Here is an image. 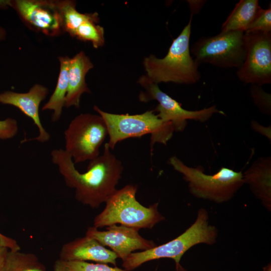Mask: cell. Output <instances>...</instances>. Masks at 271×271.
I'll return each instance as SVG.
<instances>
[{"mask_svg": "<svg viewBox=\"0 0 271 271\" xmlns=\"http://www.w3.org/2000/svg\"><path fill=\"white\" fill-rule=\"evenodd\" d=\"M107 143L101 155L89 161L87 170L80 173L65 150L52 151L53 163L57 165L67 186L75 189V198L83 205L98 208L116 191L123 167L111 152Z\"/></svg>", "mask_w": 271, "mask_h": 271, "instance_id": "cell-1", "label": "cell"}, {"mask_svg": "<svg viewBox=\"0 0 271 271\" xmlns=\"http://www.w3.org/2000/svg\"><path fill=\"white\" fill-rule=\"evenodd\" d=\"M192 15L188 24L175 39L166 56L158 58L154 55L145 58L143 64L146 76L153 82H173L191 84L201 78L199 65L191 57L189 42Z\"/></svg>", "mask_w": 271, "mask_h": 271, "instance_id": "cell-2", "label": "cell"}, {"mask_svg": "<svg viewBox=\"0 0 271 271\" xmlns=\"http://www.w3.org/2000/svg\"><path fill=\"white\" fill-rule=\"evenodd\" d=\"M206 209L197 211L194 222L183 233L170 241L141 252H132L122 260L124 269L131 271L143 263L163 258L173 259L175 264L180 263L185 252L192 247L201 243L213 245L218 235L217 228L210 224Z\"/></svg>", "mask_w": 271, "mask_h": 271, "instance_id": "cell-3", "label": "cell"}, {"mask_svg": "<svg viewBox=\"0 0 271 271\" xmlns=\"http://www.w3.org/2000/svg\"><path fill=\"white\" fill-rule=\"evenodd\" d=\"M138 187L129 184L116 191L106 201L103 210L96 215L93 226L102 228L117 224L140 229H152L165 217L158 211V203L148 207L136 199Z\"/></svg>", "mask_w": 271, "mask_h": 271, "instance_id": "cell-4", "label": "cell"}, {"mask_svg": "<svg viewBox=\"0 0 271 271\" xmlns=\"http://www.w3.org/2000/svg\"><path fill=\"white\" fill-rule=\"evenodd\" d=\"M169 163L183 175L191 194L199 199L217 203L226 202L244 184L241 171L222 167L215 174L207 175L202 167L188 166L175 156L169 159Z\"/></svg>", "mask_w": 271, "mask_h": 271, "instance_id": "cell-5", "label": "cell"}, {"mask_svg": "<svg viewBox=\"0 0 271 271\" xmlns=\"http://www.w3.org/2000/svg\"><path fill=\"white\" fill-rule=\"evenodd\" d=\"M94 109L104 120L108 131L110 149L122 140L151 134V147L155 143L166 145L175 131L172 124L164 122L154 110L137 114H114L95 105Z\"/></svg>", "mask_w": 271, "mask_h": 271, "instance_id": "cell-6", "label": "cell"}, {"mask_svg": "<svg viewBox=\"0 0 271 271\" xmlns=\"http://www.w3.org/2000/svg\"><path fill=\"white\" fill-rule=\"evenodd\" d=\"M191 52L199 65L208 63L221 68L238 69L246 54L245 33L221 32L213 37L201 38L192 46Z\"/></svg>", "mask_w": 271, "mask_h": 271, "instance_id": "cell-7", "label": "cell"}, {"mask_svg": "<svg viewBox=\"0 0 271 271\" xmlns=\"http://www.w3.org/2000/svg\"><path fill=\"white\" fill-rule=\"evenodd\" d=\"M108 136L106 124L99 114L81 113L72 120L64 131L65 151L74 164L91 161Z\"/></svg>", "mask_w": 271, "mask_h": 271, "instance_id": "cell-8", "label": "cell"}, {"mask_svg": "<svg viewBox=\"0 0 271 271\" xmlns=\"http://www.w3.org/2000/svg\"><path fill=\"white\" fill-rule=\"evenodd\" d=\"M138 83L145 89L139 94V100L144 102L155 100L158 104L155 110L165 122L172 124L175 131H182L186 128L188 120L204 122L214 113L224 114L215 105L199 110H188L183 108L181 103L162 91L158 84L152 82L146 75L141 77Z\"/></svg>", "mask_w": 271, "mask_h": 271, "instance_id": "cell-9", "label": "cell"}, {"mask_svg": "<svg viewBox=\"0 0 271 271\" xmlns=\"http://www.w3.org/2000/svg\"><path fill=\"white\" fill-rule=\"evenodd\" d=\"M246 54L236 75L245 84L259 86L271 82V32L245 33Z\"/></svg>", "mask_w": 271, "mask_h": 271, "instance_id": "cell-10", "label": "cell"}, {"mask_svg": "<svg viewBox=\"0 0 271 271\" xmlns=\"http://www.w3.org/2000/svg\"><path fill=\"white\" fill-rule=\"evenodd\" d=\"M13 8L27 25L49 36L60 34L63 30L58 1H12Z\"/></svg>", "mask_w": 271, "mask_h": 271, "instance_id": "cell-11", "label": "cell"}, {"mask_svg": "<svg viewBox=\"0 0 271 271\" xmlns=\"http://www.w3.org/2000/svg\"><path fill=\"white\" fill-rule=\"evenodd\" d=\"M140 229L122 225L107 226L105 231H100L94 226L88 228L86 235L96 239L104 246H108L122 260L137 250L142 251L152 248L156 244L143 237Z\"/></svg>", "mask_w": 271, "mask_h": 271, "instance_id": "cell-12", "label": "cell"}, {"mask_svg": "<svg viewBox=\"0 0 271 271\" xmlns=\"http://www.w3.org/2000/svg\"><path fill=\"white\" fill-rule=\"evenodd\" d=\"M48 92L47 87L36 84L26 93L6 91L0 93V103L18 108L25 115L31 118L39 129V136L32 139H25L21 142L22 143L31 140H36L41 143L49 140L50 136L42 124L39 110L41 102L45 99Z\"/></svg>", "mask_w": 271, "mask_h": 271, "instance_id": "cell-13", "label": "cell"}, {"mask_svg": "<svg viewBox=\"0 0 271 271\" xmlns=\"http://www.w3.org/2000/svg\"><path fill=\"white\" fill-rule=\"evenodd\" d=\"M60 259L66 260L92 261L110 263L116 266L117 255L106 248L94 238L87 236L64 244L60 252Z\"/></svg>", "mask_w": 271, "mask_h": 271, "instance_id": "cell-14", "label": "cell"}, {"mask_svg": "<svg viewBox=\"0 0 271 271\" xmlns=\"http://www.w3.org/2000/svg\"><path fill=\"white\" fill-rule=\"evenodd\" d=\"M244 184L268 211L271 210V158L259 157L243 174Z\"/></svg>", "mask_w": 271, "mask_h": 271, "instance_id": "cell-15", "label": "cell"}, {"mask_svg": "<svg viewBox=\"0 0 271 271\" xmlns=\"http://www.w3.org/2000/svg\"><path fill=\"white\" fill-rule=\"evenodd\" d=\"M93 67L89 58L80 51L70 59L68 84L65 107H80V97L84 93H90L85 82V76Z\"/></svg>", "mask_w": 271, "mask_h": 271, "instance_id": "cell-16", "label": "cell"}, {"mask_svg": "<svg viewBox=\"0 0 271 271\" xmlns=\"http://www.w3.org/2000/svg\"><path fill=\"white\" fill-rule=\"evenodd\" d=\"M261 7L257 0H240L221 27V32H245Z\"/></svg>", "mask_w": 271, "mask_h": 271, "instance_id": "cell-17", "label": "cell"}, {"mask_svg": "<svg viewBox=\"0 0 271 271\" xmlns=\"http://www.w3.org/2000/svg\"><path fill=\"white\" fill-rule=\"evenodd\" d=\"M70 59L68 56L59 57L60 68L56 87L48 102L42 108V110L53 111L52 115L53 121H57L60 119L62 109L65 107Z\"/></svg>", "mask_w": 271, "mask_h": 271, "instance_id": "cell-18", "label": "cell"}, {"mask_svg": "<svg viewBox=\"0 0 271 271\" xmlns=\"http://www.w3.org/2000/svg\"><path fill=\"white\" fill-rule=\"evenodd\" d=\"M63 31L72 37L76 29L90 20H99L97 13L82 14L76 9V3L72 1H58Z\"/></svg>", "mask_w": 271, "mask_h": 271, "instance_id": "cell-19", "label": "cell"}, {"mask_svg": "<svg viewBox=\"0 0 271 271\" xmlns=\"http://www.w3.org/2000/svg\"><path fill=\"white\" fill-rule=\"evenodd\" d=\"M0 271H47L45 266L34 254L20 250H10L5 264Z\"/></svg>", "mask_w": 271, "mask_h": 271, "instance_id": "cell-20", "label": "cell"}, {"mask_svg": "<svg viewBox=\"0 0 271 271\" xmlns=\"http://www.w3.org/2000/svg\"><path fill=\"white\" fill-rule=\"evenodd\" d=\"M99 20H90L83 23L75 31L72 37L83 41L92 43L95 48L104 44V28L97 25Z\"/></svg>", "mask_w": 271, "mask_h": 271, "instance_id": "cell-21", "label": "cell"}, {"mask_svg": "<svg viewBox=\"0 0 271 271\" xmlns=\"http://www.w3.org/2000/svg\"><path fill=\"white\" fill-rule=\"evenodd\" d=\"M53 269L54 271H127L117 266L112 267L105 263L66 260L60 258L55 261Z\"/></svg>", "mask_w": 271, "mask_h": 271, "instance_id": "cell-22", "label": "cell"}, {"mask_svg": "<svg viewBox=\"0 0 271 271\" xmlns=\"http://www.w3.org/2000/svg\"><path fill=\"white\" fill-rule=\"evenodd\" d=\"M253 32H271V7L266 9L261 8L244 33Z\"/></svg>", "mask_w": 271, "mask_h": 271, "instance_id": "cell-23", "label": "cell"}, {"mask_svg": "<svg viewBox=\"0 0 271 271\" xmlns=\"http://www.w3.org/2000/svg\"><path fill=\"white\" fill-rule=\"evenodd\" d=\"M250 93L252 100L259 110L267 115L271 114V95L265 92L261 86L251 84Z\"/></svg>", "mask_w": 271, "mask_h": 271, "instance_id": "cell-24", "label": "cell"}, {"mask_svg": "<svg viewBox=\"0 0 271 271\" xmlns=\"http://www.w3.org/2000/svg\"><path fill=\"white\" fill-rule=\"evenodd\" d=\"M18 131L17 120L12 118L0 120V140H8L14 137Z\"/></svg>", "mask_w": 271, "mask_h": 271, "instance_id": "cell-25", "label": "cell"}, {"mask_svg": "<svg viewBox=\"0 0 271 271\" xmlns=\"http://www.w3.org/2000/svg\"><path fill=\"white\" fill-rule=\"evenodd\" d=\"M252 128L256 132H258L263 136H265L270 142L271 140V130L270 126H264L259 124L257 121L253 120L251 122Z\"/></svg>", "mask_w": 271, "mask_h": 271, "instance_id": "cell-26", "label": "cell"}, {"mask_svg": "<svg viewBox=\"0 0 271 271\" xmlns=\"http://www.w3.org/2000/svg\"><path fill=\"white\" fill-rule=\"evenodd\" d=\"M0 244L7 246L10 250H20V247L14 239L0 233Z\"/></svg>", "mask_w": 271, "mask_h": 271, "instance_id": "cell-27", "label": "cell"}, {"mask_svg": "<svg viewBox=\"0 0 271 271\" xmlns=\"http://www.w3.org/2000/svg\"><path fill=\"white\" fill-rule=\"evenodd\" d=\"M188 2L192 14H195L199 12L205 3L204 1H189Z\"/></svg>", "mask_w": 271, "mask_h": 271, "instance_id": "cell-28", "label": "cell"}, {"mask_svg": "<svg viewBox=\"0 0 271 271\" xmlns=\"http://www.w3.org/2000/svg\"><path fill=\"white\" fill-rule=\"evenodd\" d=\"M8 251V247L0 244V270L5 264Z\"/></svg>", "mask_w": 271, "mask_h": 271, "instance_id": "cell-29", "label": "cell"}, {"mask_svg": "<svg viewBox=\"0 0 271 271\" xmlns=\"http://www.w3.org/2000/svg\"><path fill=\"white\" fill-rule=\"evenodd\" d=\"M12 1L10 0H0V9H6L9 7H11Z\"/></svg>", "mask_w": 271, "mask_h": 271, "instance_id": "cell-30", "label": "cell"}, {"mask_svg": "<svg viewBox=\"0 0 271 271\" xmlns=\"http://www.w3.org/2000/svg\"><path fill=\"white\" fill-rule=\"evenodd\" d=\"M7 32L6 30L2 27H0V41L6 39Z\"/></svg>", "mask_w": 271, "mask_h": 271, "instance_id": "cell-31", "label": "cell"}, {"mask_svg": "<svg viewBox=\"0 0 271 271\" xmlns=\"http://www.w3.org/2000/svg\"><path fill=\"white\" fill-rule=\"evenodd\" d=\"M175 269L176 271H188L180 264V263L175 264Z\"/></svg>", "mask_w": 271, "mask_h": 271, "instance_id": "cell-32", "label": "cell"}, {"mask_svg": "<svg viewBox=\"0 0 271 271\" xmlns=\"http://www.w3.org/2000/svg\"><path fill=\"white\" fill-rule=\"evenodd\" d=\"M263 271H271V265L270 263L268 264L267 265L263 268Z\"/></svg>", "mask_w": 271, "mask_h": 271, "instance_id": "cell-33", "label": "cell"}]
</instances>
